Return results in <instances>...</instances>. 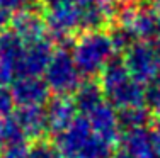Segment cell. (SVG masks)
<instances>
[{
  "label": "cell",
  "instance_id": "11",
  "mask_svg": "<svg viewBox=\"0 0 160 158\" xmlns=\"http://www.w3.org/2000/svg\"><path fill=\"white\" fill-rule=\"evenodd\" d=\"M53 55H55V43L49 37L34 41V43H28L19 75H32V77L44 75Z\"/></svg>",
  "mask_w": 160,
  "mask_h": 158
},
{
  "label": "cell",
  "instance_id": "5",
  "mask_svg": "<svg viewBox=\"0 0 160 158\" xmlns=\"http://www.w3.org/2000/svg\"><path fill=\"white\" fill-rule=\"evenodd\" d=\"M44 21H46L49 39L55 44H60V48H65L70 36L80 29L82 10L75 3L53 7V9H46Z\"/></svg>",
  "mask_w": 160,
  "mask_h": 158
},
{
  "label": "cell",
  "instance_id": "24",
  "mask_svg": "<svg viewBox=\"0 0 160 158\" xmlns=\"http://www.w3.org/2000/svg\"><path fill=\"white\" fill-rule=\"evenodd\" d=\"M31 5V0H0V9L16 14L17 10Z\"/></svg>",
  "mask_w": 160,
  "mask_h": 158
},
{
  "label": "cell",
  "instance_id": "9",
  "mask_svg": "<svg viewBox=\"0 0 160 158\" xmlns=\"http://www.w3.org/2000/svg\"><path fill=\"white\" fill-rule=\"evenodd\" d=\"M87 119L90 122L94 134H97L99 138H102L111 145L119 141L123 131H121L119 121H118V109L111 102H108V100L102 102L99 107L87 114Z\"/></svg>",
  "mask_w": 160,
  "mask_h": 158
},
{
  "label": "cell",
  "instance_id": "17",
  "mask_svg": "<svg viewBox=\"0 0 160 158\" xmlns=\"http://www.w3.org/2000/svg\"><path fill=\"white\" fill-rule=\"evenodd\" d=\"M152 112L145 105L136 107H126L118 111V121H119L121 131H131V129H142L150 124Z\"/></svg>",
  "mask_w": 160,
  "mask_h": 158
},
{
  "label": "cell",
  "instance_id": "25",
  "mask_svg": "<svg viewBox=\"0 0 160 158\" xmlns=\"http://www.w3.org/2000/svg\"><path fill=\"white\" fill-rule=\"evenodd\" d=\"M150 136H152V143H153V150L157 153V158H160V122L155 124L150 129Z\"/></svg>",
  "mask_w": 160,
  "mask_h": 158
},
{
  "label": "cell",
  "instance_id": "32",
  "mask_svg": "<svg viewBox=\"0 0 160 158\" xmlns=\"http://www.w3.org/2000/svg\"><path fill=\"white\" fill-rule=\"evenodd\" d=\"M155 46L158 48V51H160V41H155Z\"/></svg>",
  "mask_w": 160,
  "mask_h": 158
},
{
  "label": "cell",
  "instance_id": "12",
  "mask_svg": "<svg viewBox=\"0 0 160 158\" xmlns=\"http://www.w3.org/2000/svg\"><path fill=\"white\" fill-rule=\"evenodd\" d=\"M14 119L21 126L26 140H43L48 131V117L44 105H17Z\"/></svg>",
  "mask_w": 160,
  "mask_h": 158
},
{
  "label": "cell",
  "instance_id": "6",
  "mask_svg": "<svg viewBox=\"0 0 160 158\" xmlns=\"http://www.w3.org/2000/svg\"><path fill=\"white\" fill-rule=\"evenodd\" d=\"M94 131L87 116H77L73 122L58 136H55V145L63 158H77L92 140Z\"/></svg>",
  "mask_w": 160,
  "mask_h": 158
},
{
  "label": "cell",
  "instance_id": "13",
  "mask_svg": "<svg viewBox=\"0 0 160 158\" xmlns=\"http://www.w3.org/2000/svg\"><path fill=\"white\" fill-rule=\"evenodd\" d=\"M28 43L14 29L7 27L0 31V65L5 66L14 77H17L22 66Z\"/></svg>",
  "mask_w": 160,
  "mask_h": 158
},
{
  "label": "cell",
  "instance_id": "23",
  "mask_svg": "<svg viewBox=\"0 0 160 158\" xmlns=\"http://www.w3.org/2000/svg\"><path fill=\"white\" fill-rule=\"evenodd\" d=\"M0 158H31V155H29V146L26 143L7 146L5 150L0 151Z\"/></svg>",
  "mask_w": 160,
  "mask_h": 158
},
{
  "label": "cell",
  "instance_id": "3",
  "mask_svg": "<svg viewBox=\"0 0 160 158\" xmlns=\"http://www.w3.org/2000/svg\"><path fill=\"white\" fill-rule=\"evenodd\" d=\"M124 65L133 78L143 85L155 84L160 73V51L155 43L135 41L123 55Z\"/></svg>",
  "mask_w": 160,
  "mask_h": 158
},
{
  "label": "cell",
  "instance_id": "2",
  "mask_svg": "<svg viewBox=\"0 0 160 158\" xmlns=\"http://www.w3.org/2000/svg\"><path fill=\"white\" fill-rule=\"evenodd\" d=\"M43 77L55 95H70L83 82V77L75 65L72 51H68L67 48L55 50V55Z\"/></svg>",
  "mask_w": 160,
  "mask_h": 158
},
{
  "label": "cell",
  "instance_id": "7",
  "mask_svg": "<svg viewBox=\"0 0 160 158\" xmlns=\"http://www.w3.org/2000/svg\"><path fill=\"white\" fill-rule=\"evenodd\" d=\"M10 92L16 100V105H44L49 100L51 90L44 78L19 75L10 84Z\"/></svg>",
  "mask_w": 160,
  "mask_h": 158
},
{
  "label": "cell",
  "instance_id": "8",
  "mask_svg": "<svg viewBox=\"0 0 160 158\" xmlns=\"http://www.w3.org/2000/svg\"><path fill=\"white\" fill-rule=\"evenodd\" d=\"M10 29H14L26 43H34V41L49 37L46 21L32 5H28L24 9L17 10L16 14H12Z\"/></svg>",
  "mask_w": 160,
  "mask_h": 158
},
{
  "label": "cell",
  "instance_id": "34",
  "mask_svg": "<svg viewBox=\"0 0 160 158\" xmlns=\"http://www.w3.org/2000/svg\"><path fill=\"white\" fill-rule=\"evenodd\" d=\"M155 82H157V84H160V73H158V77H157V80H155Z\"/></svg>",
  "mask_w": 160,
  "mask_h": 158
},
{
  "label": "cell",
  "instance_id": "33",
  "mask_svg": "<svg viewBox=\"0 0 160 158\" xmlns=\"http://www.w3.org/2000/svg\"><path fill=\"white\" fill-rule=\"evenodd\" d=\"M152 2H153L155 5H160V0H152Z\"/></svg>",
  "mask_w": 160,
  "mask_h": 158
},
{
  "label": "cell",
  "instance_id": "21",
  "mask_svg": "<svg viewBox=\"0 0 160 158\" xmlns=\"http://www.w3.org/2000/svg\"><path fill=\"white\" fill-rule=\"evenodd\" d=\"M16 111V100L10 87H0V117H9Z\"/></svg>",
  "mask_w": 160,
  "mask_h": 158
},
{
  "label": "cell",
  "instance_id": "10",
  "mask_svg": "<svg viewBox=\"0 0 160 158\" xmlns=\"http://www.w3.org/2000/svg\"><path fill=\"white\" fill-rule=\"evenodd\" d=\"M77 105L70 95H55L46 102L48 131L53 136L63 133L72 122L77 119Z\"/></svg>",
  "mask_w": 160,
  "mask_h": 158
},
{
  "label": "cell",
  "instance_id": "22",
  "mask_svg": "<svg viewBox=\"0 0 160 158\" xmlns=\"http://www.w3.org/2000/svg\"><path fill=\"white\" fill-rule=\"evenodd\" d=\"M147 104L150 111L160 117V84H152L147 89Z\"/></svg>",
  "mask_w": 160,
  "mask_h": 158
},
{
  "label": "cell",
  "instance_id": "19",
  "mask_svg": "<svg viewBox=\"0 0 160 158\" xmlns=\"http://www.w3.org/2000/svg\"><path fill=\"white\" fill-rule=\"evenodd\" d=\"M29 155H31V158H63L56 145L44 140L34 141V145L29 146Z\"/></svg>",
  "mask_w": 160,
  "mask_h": 158
},
{
  "label": "cell",
  "instance_id": "18",
  "mask_svg": "<svg viewBox=\"0 0 160 158\" xmlns=\"http://www.w3.org/2000/svg\"><path fill=\"white\" fill-rule=\"evenodd\" d=\"M24 133H22L21 126L14 119V116L9 117H0V151L5 150L7 146L19 145V143H26Z\"/></svg>",
  "mask_w": 160,
  "mask_h": 158
},
{
  "label": "cell",
  "instance_id": "4",
  "mask_svg": "<svg viewBox=\"0 0 160 158\" xmlns=\"http://www.w3.org/2000/svg\"><path fill=\"white\" fill-rule=\"evenodd\" d=\"M118 26L124 27L135 41H150L157 37V12L150 5H126L116 12Z\"/></svg>",
  "mask_w": 160,
  "mask_h": 158
},
{
  "label": "cell",
  "instance_id": "26",
  "mask_svg": "<svg viewBox=\"0 0 160 158\" xmlns=\"http://www.w3.org/2000/svg\"><path fill=\"white\" fill-rule=\"evenodd\" d=\"M41 5L44 9H53V7H60V5H68V3H73L75 0H39Z\"/></svg>",
  "mask_w": 160,
  "mask_h": 158
},
{
  "label": "cell",
  "instance_id": "29",
  "mask_svg": "<svg viewBox=\"0 0 160 158\" xmlns=\"http://www.w3.org/2000/svg\"><path fill=\"white\" fill-rule=\"evenodd\" d=\"M106 2H109L111 5H114V7H126V5H135L138 0H106Z\"/></svg>",
  "mask_w": 160,
  "mask_h": 158
},
{
  "label": "cell",
  "instance_id": "27",
  "mask_svg": "<svg viewBox=\"0 0 160 158\" xmlns=\"http://www.w3.org/2000/svg\"><path fill=\"white\" fill-rule=\"evenodd\" d=\"M102 0H75V5L78 7L80 10H85V9H90V7L97 5V3H101Z\"/></svg>",
  "mask_w": 160,
  "mask_h": 158
},
{
  "label": "cell",
  "instance_id": "28",
  "mask_svg": "<svg viewBox=\"0 0 160 158\" xmlns=\"http://www.w3.org/2000/svg\"><path fill=\"white\" fill-rule=\"evenodd\" d=\"M10 12H7V10L0 9V31H3V29H7V24H10Z\"/></svg>",
  "mask_w": 160,
  "mask_h": 158
},
{
  "label": "cell",
  "instance_id": "20",
  "mask_svg": "<svg viewBox=\"0 0 160 158\" xmlns=\"http://www.w3.org/2000/svg\"><path fill=\"white\" fill-rule=\"evenodd\" d=\"M109 36H111L112 46H114V50H116V53H123V55L128 51V48L135 43V37L129 34L124 27H121V26H118V24H116V27H112V31L109 32Z\"/></svg>",
  "mask_w": 160,
  "mask_h": 158
},
{
  "label": "cell",
  "instance_id": "31",
  "mask_svg": "<svg viewBox=\"0 0 160 158\" xmlns=\"http://www.w3.org/2000/svg\"><path fill=\"white\" fill-rule=\"evenodd\" d=\"M155 12H157V37H155V41H160V5H157Z\"/></svg>",
  "mask_w": 160,
  "mask_h": 158
},
{
  "label": "cell",
  "instance_id": "1",
  "mask_svg": "<svg viewBox=\"0 0 160 158\" xmlns=\"http://www.w3.org/2000/svg\"><path fill=\"white\" fill-rule=\"evenodd\" d=\"M111 36L104 31H89L78 36L72 48V56L75 60L78 71L83 78L99 77L104 66L114 58Z\"/></svg>",
  "mask_w": 160,
  "mask_h": 158
},
{
  "label": "cell",
  "instance_id": "15",
  "mask_svg": "<svg viewBox=\"0 0 160 158\" xmlns=\"http://www.w3.org/2000/svg\"><path fill=\"white\" fill-rule=\"evenodd\" d=\"M118 148L124 150L135 158H157V153L153 150L150 131L147 127L142 129H131V131H123Z\"/></svg>",
  "mask_w": 160,
  "mask_h": 158
},
{
  "label": "cell",
  "instance_id": "30",
  "mask_svg": "<svg viewBox=\"0 0 160 158\" xmlns=\"http://www.w3.org/2000/svg\"><path fill=\"white\" fill-rule=\"evenodd\" d=\"M112 158H135V156H131L129 153H126L124 150H121V148H118V151L114 153V156Z\"/></svg>",
  "mask_w": 160,
  "mask_h": 158
},
{
  "label": "cell",
  "instance_id": "16",
  "mask_svg": "<svg viewBox=\"0 0 160 158\" xmlns=\"http://www.w3.org/2000/svg\"><path fill=\"white\" fill-rule=\"evenodd\" d=\"M73 102L78 111L83 112L85 116L92 112L102 102H106V95L101 84L96 82L94 78H83V82L73 92Z\"/></svg>",
  "mask_w": 160,
  "mask_h": 158
},
{
  "label": "cell",
  "instance_id": "14",
  "mask_svg": "<svg viewBox=\"0 0 160 158\" xmlns=\"http://www.w3.org/2000/svg\"><path fill=\"white\" fill-rule=\"evenodd\" d=\"M104 95H106V100L111 102L118 111L147 104V89H145L143 84L136 82L133 77L114 85L112 89L106 90Z\"/></svg>",
  "mask_w": 160,
  "mask_h": 158
}]
</instances>
